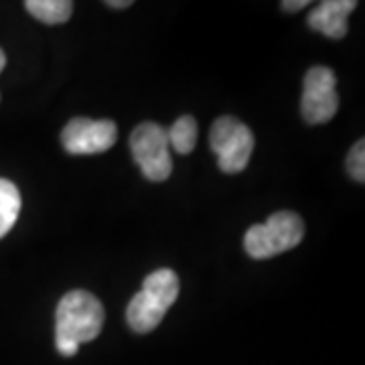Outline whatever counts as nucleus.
Listing matches in <instances>:
<instances>
[{
	"mask_svg": "<svg viewBox=\"0 0 365 365\" xmlns=\"http://www.w3.org/2000/svg\"><path fill=\"white\" fill-rule=\"evenodd\" d=\"M104 307L88 290H71L57 304L55 345L66 357L76 355L81 343L93 341L104 327Z\"/></svg>",
	"mask_w": 365,
	"mask_h": 365,
	"instance_id": "nucleus-1",
	"label": "nucleus"
},
{
	"mask_svg": "<svg viewBox=\"0 0 365 365\" xmlns=\"http://www.w3.org/2000/svg\"><path fill=\"white\" fill-rule=\"evenodd\" d=\"M179 297V276L169 270L160 268L150 272L143 282V290L134 294L128 309L126 321L136 333H150L157 329L167 314L173 302Z\"/></svg>",
	"mask_w": 365,
	"mask_h": 365,
	"instance_id": "nucleus-2",
	"label": "nucleus"
},
{
	"mask_svg": "<svg viewBox=\"0 0 365 365\" xmlns=\"http://www.w3.org/2000/svg\"><path fill=\"white\" fill-rule=\"evenodd\" d=\"M304 235V223L292 211H278L266 223L252 225L244 237L246 252L254 260H266L297 248Z\"/></svg>",
	"mask_w": 365,
	"mask_h": 365,
	"instance_id": "nucleus-3",
	"label": "nucleus"
},
{
	"mask_svg": "<svg viewBox=\"0 0 365 365\" xmlns=\"http://www.w3.org/2000/svg\"><path fill=\"white\" fill-rule=\"evenodd\" d=\"M209 146L217 155L223 173H240L248 167L254 150V134L234 116L217 118L209 132Z\"/></svg>",
	"mask_w": 365,
	"mask_h": 365,
	"instance_id": "nucleus-4",
	"label": "nucleus"
},
{
	"mask_svg": "<svg viewBox=\"0 0 365 365\" xmlns=\"http://www.w3.org/2000/svg\"><path fill=\"white\" fill-rule=\"evenodd\" d=\"M130 150L148 181H167L173 170L167 130L155 122L138 124L130 134Z\"/></svg>",
	"mask_w": 365,
	"mask_h": 365,
	"instance_id": "nucleus-5",
	"label": "nucleus"
},
{
	"mask_svg": "<svg viewBox=\"0 0 365 365\" xmlns=\"http://www.w3.org/2000/svg\"><path fill=\"white\" fill-rule=\"evenodd\" d=\"M339 96H337V78L333 69L317 66L307 71L300 112L309 124H325L337 114Z\"/></svg>",
	"mask_w": 365,
	"mask_h": 365,
	"instance_id": "nucleus-6",
	"label": "nucleus"
},
{
	"mask_svg": "<svg viewBox=\"0 0 365 365\" xmlns=\"http://www.w3.org/2000/svg\"><path fill=\"white\" fill-rule=\"evenodd\" d=\"M118 138L112 120L73 118L61 132V143L69 155H98L110 150Z\"/></svg>",
	"mask_w": 365,
	"mask_h": 365,
	"instance_id": "nucleus-7",
	"label": "nucleus"
},
{
	"mask_svg": "<svg viewBox=\"0 0 365 365\" xmlns=\"http://www.w3.org/2000/svg\"><path fill=\"white\" fill-rule=\"evenodd\" d=\"M355 9V0H325L311 11L307 23L329 39H343L347 35V16Z\"/></svg>",
	"mask_w": 365,
	"mask_h": 365,
	"instance_id": "nucleus-8",
	"label": "nucleus"
},
{
	"mask_svg": "<svg viewBox=\"0 0 365 365\" xmlns=\"http://www.w3.org/2000/svg\"><path fill=\"white\" fill-rule=\"evenodd\" d=\"M25 9L45 25H61L73 13L71 0H26Z\"/></svg>",
	"mask_w": 365,
	"mask_h": 365,
	"instance_id": "nucleus-9",
	"label": "nucleus"
},
{
	"mask_svg": "<svg viewBox=\"0 0 365 365\" xmlns=\"http://www.w3.org/2000/svg\"><path fill=\"white\" fill-rule=\"evenodd\" d=\"M21 213V193L16 185L0 179V240L14 227Z\"/></svg>",
	"mask_w": 365,
	"mask_h": 365,
	"instance_id": "nucleus-10",
	"label": "nucleus"
},
{
	"mask_svg": "<svg viewBox=\"0 0 365 365\" xmlns=\"http://www.w3.org/2000/svg\"><path fill=\"white\" fill-rule=\"evenodd\" d=\"M169 146H173L179 155L193 153L197 144V122L195 118L182 116L179 118L169 130H167Z\"/></svg>",
	"mask_w": 365,
	"mask_h": 365,
	"instance_id": "nucleus-11",
	"label": "nucleus"
},
{
	"mask_svg": "<svg viewBox=\"0 0 365 365\" xmlns=\"http://www.w3.org/2000/svg\"><path fill=\"white\" fill-rule=\"evenodd\" d=\"M347 169L355 181L364 182L365 181V143L359 140L351 148L349 157H347Z\"/></svg>",
	"mask_w": 365,
	"mask_h": 365,
	"instance_id": "nucleus-12",
	"label": "nucleus"
},
{
	"mask_svg": "<svg viewBox=\"0 0 365 365\" xmlns=\"http://www.w3.org/2000/svg\"><path fill=\"white\" fill-rule=\"evenodd\" d=\"M309 4V0H299V2H292V0H284L282 2V9L287 11V13H297L300 9H304Z\"/></svg>",
	"mask_w": 365,
	"mask_h": 365,
	"instance_id": "nucleus-13",
	"label": "nucleus"
},
{
	"mask_svg": "<svg viewBox=\"0 0 365 365\" xmlns=\"http://www.w3.org/2000/svg\"><path fill=\"white\" fill-rule=\"evenodd\" d=\"M106 4L112 6V9H128L132 4V0H108Z\"/></svg>",
	"mask_w": 365,
	"mask_h": 365,
	"instance_id": "nucleus-14",
	"label": "nucleus"
},
{
	"mask_svg": "<svg viewBox=\"0 0 365 365\" xmlns=\"http://www.w3.org/2000/svg\"><path fill=\"white\" fill-rule=\"evenodd\" d=\"M4 66H6V55H4V51L0 49V73H2Z\"/></svg>",
	"mask_w": 365,
	"mask_h": 365,
	"instance_id": "nucleus-15",
	"label": "nucleus"
}]
</instances>
